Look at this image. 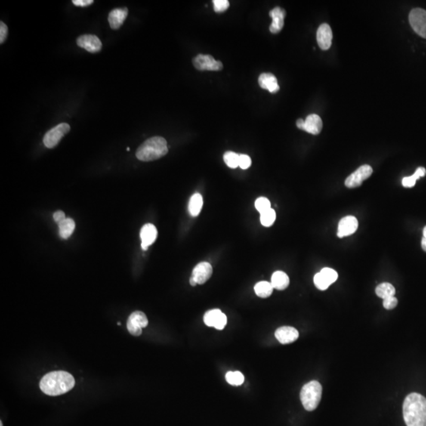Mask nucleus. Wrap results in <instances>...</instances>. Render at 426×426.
<instances>
[{"instance_id": "f704fd0d", "label": "nucleus", "mask_w": 426, "mask_h": 426, "mask_svg": "<svg viewBox=\"0 0 426 426\" xmlns=\"http://www.w3.org/2000/svg\"><path fill=\"white\" fill-rule=\"evenodd\" d=\"M397 305L398 299L395 296L390 297V298H385V299H384V301H383V306L387 310H393V309H395L397 306Z\"/></svg>"}, {"instance_id": "7c9ffc66", "label": "nucleus", "mask_w": 426, "mask_h": 426, "mask_svg": "<svg viewBox=\"0 0 426 426\" xmlns=\"http://www.w3.org/2000/svg\"><path fill=\"white\" fill-rule=\"evenodd\" d=\"M255 208L261 214V213L270 209L271 202L268 198L261 197V198H257L256 200Z\"/></svg>"}, {"instance_id": "1a4fd4ad", "label": "nucleus", "mask_w": 426, "mask_h": 426, "mask_svg": "<svg viewBox=\"0 0 426 426\" xmlns=\"http://www.w3.org/2000/svg\"><path fill=\"white\" fill-rule=\"evenodd\" d=\"M193 64L199 70L219 71L223 67L221 62L217 61L210 55H198L193 58Z\"/></svg>"}, {"instance_id": "58836bf2", "label": "nucleus", "mask_w": 426, "mask_h": 426, "mask_svg": "<svg viewBox=\"0 0 426 426\" xmlns=\"http://www.w3.org/2000/svg\"><path fill=\"white\" fill-rule=\"evenodd\" d=\"M421 247L426 252V226L423 230V238L421 239Z\"/></svg>"}, {"instance_id": "9d476101", "label": "nucleus", "mask_w": 426, "mask_h": 426, "mask_svg": "<svg viewBox=\"0 0 426 426\" xmlns=\"http://www.w3.org/2000/svg\"><path fill=\"white\" fill-rule=\"evenodd\" d=\"M204 322L208 327L217 330H223L227 325V316L219 309L208 310L204 315Z\"/></svg>"}, {"instance_id": "f8f14e48", "label": "nucleus", "mask_w": 426, "mask_h": 426, "mask_svg": "<svg viewBox=\"0 0 426 426\" xmlns=\"http://www.w3.org/2000/svg\"><path fill=\"white\" fill-rule=\"evenodd\" d=\"M359 227V222L357 219L352 216L344 217L339 223L337 236L339 238L350 236L355 233Z\"/></svg>"}, {"instance_id": "39448f33", "label": "nucleus", "mask_w": 426, "mask_h": 426, "mask_svg": "<svg viewBox=\"0 0 426 426\" xmlns=\"http://www.w3.org/2000/svg\"><path fill=\"white\" fill-rule=\"evenodd\" d=\"M70 130L69 124L60 123L55 127L54 128L47 131L44 135L43 141L44 146L48 149H53L59 144L60 140Z\"/></svg>"}, {"instance_id": "f3484780", "label": "nucleus", "mask_w": 426, "mask_h": 426, "mask_svg": "<svg viewBox=\"0 0 426 426\" xmlns=\"http://www.w3.org/2000/svg\"><path fill=\"white\" fill-rule=\"evenodd\" d=\"M269 15L272 19L269 30L272 33H278L282 30L284 26V19L286 16V11L281 7H275L269 12Z\"/></svg>"}, {"instance_id": "dca6fc26", "label": "nucleus", "mask_w": 426, "mask_h": 426, "mask_svg": "<svg viewBox=\"0 0 426 426\" xmlns=\"http://www.w3.org/2000/svg\"><path fill=\"white\" fill-rule=\"evenodd\" d=\"M275 336L282 344H289L298 340L299 336L298 330L293 327H280L275 332Z\"/></svg>"}, {"instance_id": "e433bc0d", "label": "nucleus", "mask_w": 426, "mask_h": 426, "mask_svg": "<svg viewBox=\"0 0 426 426\" xmlns=\"http://www.w3.org/2000/svg\"><path fill=\"white\" fill-rule=\"evenodd\" d=\"M53 218H54L55 221L59 224V223H61L63 220L66 219V216H65V213L63 211H57L53 214Z\"/></svg>"}, {"instance_id": "ddd939ff", "label": "nucleus", "mask_w": 426, "mask_h": 426, "mask_svg": "<svg viewBox=\"0 0 426 426\" xmlns=\"http://www.w3.org/2000/svg\"><path fill=\"white\" fill-rule=\"evenodd\" d=\"M332 31L328 24L324 23L319 26L316 32V40L319 48L324 51L329 49L332 44Z\"/></svg>"}, {"instance_id": "c85d7f7f", "label": "nucleus", "mask_w": 426, "mask_h": 426, "mask_svg": "<svg viewBox=\"0 0 426 426\" xmlns=\"http://www.w3.org/2000/svg\"><path fill=\"white\" fill-rule=\"evenodd\" d=\"M276 218V211H275L274 209L270 208L268 211H264V212L260 214V223L264 227H271L274 223Z\"/></svg>"}, {"instance_id": "2eb2a0df", "label": "nucleus", "mask_w": 426, "mask_h": 426, "mask_svg": "<svg viewBox=\"0 0 426 426\" xmlns=\"http://www.w3.org/2000/svg\"><path fill=\"white\" fill-rule=\"evenodd\" d=\"M157 229L152 223H147L142 227L140 236L141 239V248L143 251H147L148 248L156 240L157 238Z\"/></svg>"}, {"instance_id": "f03ea898", "label": "nucleus", "mask_w": 426, "mask_h": 426, "mask_svg": "<svg viewBox=\"0 0 426 426\" xmlns=\"http://www.w3.org/2000/svg\"><path fill=\"white\" fill-rule=\"evenodd\" d=\"M75 385L73 376L66 371H54L46 374L40 382V387L47 396L65 394Z\"/></svg>"}, {"instance_id": "a19ab883", "label": "nucleus", "mask_w": 426, "mask_h": 426, "mask_svg": "<svg viewBox=\"0 0 426 426\" xmlns=\"http://www.w3.org/2000/svg\"><path fill=\"white\" fill-rule=\"evenodd\" d=\"M189 283H190V285L193 287L196 286L197 284H198L197 283L196 281H195L192 277H190V279H189Z\"/></svg>"}, {"instance_id": "5701e85b", "label": "nucleus", "mask_w": 426, "mask_h": 426, "mask_svg": "<svg viewBox=\"0 0 426 426\" xmlns=\"http://www.w3.org/2000/svg\"><path fill=\"white\" fill-rule=\"evenodd\" d=\"M58 225H59V235L63 239H67L73 234L75 229V221L70 218L65 219Z\"/></svg>"}, {"instance_id": "393cba45", "label": "nucleus", "mask_w": 426, "mask_h": 426, "mask_svg": "<svg viewBox=\"0 0 426 426\" xmlns=\"http://www.w3.org/2000/svg\"><path fill=\"white\" fill-rule=\"evenodd\" d=\"M376 294L378 297L383 299L393 297L396 294V289L393 284L389 282H382L379 284L376 288Z\"/></svg>"}, {"instance_id": "cd10ccee", "label": "nucleus", "mask_w": 426, "mask_h": 426, "mask_svg": "<svg viewBox=\"0 0 426 426\" xmlns=\"http://www.w3.org/2000/svg\"><path fill=\"white\" fill-rule=\"evenodd\" d=\"M223 161L229 168L235 169L239 167V154L228 151V152H225L223 155Z\"/></svg>"}, {"instance_id": "473e14b6", "label": "nucleus", "mask_w": 426, "mask_h": 426, "mask_svg": "<svg viewBox=\"0 0 426 426\" xmlns=\"http://www.w3.org/2000/svg\"><path fill=\"white\" fill-rule=\"evenodd\" d=\"M212 3L214 5V10L217 13H223L230 7V4L227 0H213Z\"/></svg>"}, {"instance_id": "4c0bfd02", "label": "nucleus", "mask_w": 426, "mask_h": 426, "mask_svg": "<svg viewBox=\"0 0 426 426\" xmlns=\"http://www.w3.org/2000/svg\"><path fill=\"white\" fill-rule=\"evenodd\" d=\"M72 3L78 7H85L93 4V0H73Z\"/></svg>"}, {"instance_id": "ea45409f", "label": "nucleus", "mask_w": 426, "mask_h": 426, "mask_svg": "<svg viewBox=\"0 0 426 426\" xmlns=\"http://www.w3.org/2000/svg\"><path fill=\"white\" fill-rule=\"evenodd\" d=\"M304 123L305 121L303 120V119H301V118H299V119H298V121H297V122H296V125H297V127H298V129H300V130H303V126H304Z\"/></svg>"}, {"instance_id": "412c9836", "label": "nucleus", "mask_w": 426, "mask_h": 426, "mask_svg": "<svg viewBox=\"0 0 426 426\" xmlns=\"http://www.w3.org/2000/svg\"><path fill=\"white\" fill-rule=\"evenodd\" d=\"M271 283L274 289L283 291L289 286L290 279L285 272L277 271L272 274Z\"/></svg>"}, {"instance_id": "6e6552de", "label": "nucleus", "mask_w": 426, "mask_h": 426, "mask_svg": "<svg viewBox=\"0 0 426 426\" xmlns=\"http://www.w3.org/2000/svg\"><path fill=\"white\" fill-rule=\"evenodd\" d=\"M372 174V168L369 165H362L352 173L345 180V186L350 189L359 187L365 180Z\"/></svg>"}, {"instance_id": "f257e3e1", "label": "nucleus", "mask_w": 426, "mask_h": 426, "mask_svg": "<svg viewBox=\"0 0 426 426\" xmlns=\"http://www.w3.org/2000/svg\"><path fill=\"white\" fill-rule=\"evenodd\" d=\"M406 426H426V398L419 393L408 395L402 404Z\"/></svg>"}, {"instance_id": "c9c22d12", "label": "nucleus", "mask_w": 426, "mask_h": 426, "mask_svg": "<svg viewBox=\"0 0 426 426\" xmlns=\"http://www.w3.org/2000/svg\"><path fill=\"white\" fill-rule=\"evenodd\" d=\"M8 35V28L4 22H0V44H4Z\"/></svg>"}, {"instance_id": "0eeeda50", "label": "nucleus", "mask_w": 426, "mask_h": 426, "mask_svg": "<svg viewBox=\"0 0 426 426\" xmlns=\"http://www.w3.org/2000/svg\"><path fill=\"white\" fill-rule=\"evenodd\" d=\"M149 324L147 316L141 311H135L131 313L127 321V329L134 336L141 335L142 328H146Z\"/></svg>"}, {"instance_id": "b1692460", "label": "nucleus", "mask_w": 426, "mask_h": 426, "mask_svg": "<svg viewBox=\"0 0 426 426\" xmlns=\"http://www.w3.org/2000/svg\"><path fill=\"white\" fill-rule=\"evenodd\" d=\"M274 288L272 283L267 281H260L257 282L254 287V291L258 297L262 298H269L272 294Z\"/></svg>"}, {"instance_id": "aec40b11", "label": "nucleus", "mask_w": 426, "mask_h": 426, "mask_svg": "<svg viewBox=\"0 0 426 426\" xmlns=\"http://www.w3.org/2000/svg\"><path fill=\"white\" fill-rule=\"evenodd\" d=\"M259 85L271 93H277L279 90L277 78L271 73H263L258 78Z\"/></svg>"}, {"instance_id": "bb28decb", "label": "nucleus", "mask_w": 426, "mask_h": 426, "mask_svg": "<svg viewBox=\"0 0 426 426\" xmlns=\"http://www.w3.org/2000/svg\"><path fill=\"white\" fill-rule=\"evenodd\" d=\"M225 377H226L227 382L230 384V385L240 386L245 381V377H244L243 374L239 371H235V372L229 371L227 372Z\"/></svg>"}, {"instance_id": "c756f323", "label": "nucleus", "mask_w": 426, "mask_h": 426, "mask_svg": "<svg viewBox=\"0 0 426 426\" xmlns=\"http://www.w3.org/2000/svg\"><path fill=\"white\" fill-rule=\"evenodd\" d=\"M319 272L330 285L335 282L338 279V273H337L336 271L330 269V268H325Z\"/></svg>"}, {"instance_id": "423d86ee", "label": "nucleus", "mask_w": 426, "mask_h": 426, "mask_svg": "<svg viewBox=\"0 0 426 426\" xmlns=\"http://www.w3.org/2000/svg\"><path fill=\"white\" fill-rule=\"evenodd\" d=\"M409 22L414 32L426 39V10L421 8L413 9L410 12Z\"/></svg>"}, {"instance_id": "6ab92c4d", "label": "nucleus", "mask_w": 426, "mask_h": 426, "mask_svg": "<svg viewBox=\"0 0 426 426\" xmlns=\"http://www.w3.org/2000/svg\"><path fill=\"white\" fill-rule=\"evenodd\" d=\"M128 15V9L117 8L114 9L109 13V22L111 28L113 29H118L122 26L124 21Z\"/></svg>"}, {"instance_id": "a211bd4d", "label": "nucleus", "mask_w": 426, "mask_h": 426, "mask_svg": "<svg viewBox=\"0 0 426 426\" xmlns=\"http://www.w3.org/2000/svg\"><path fill=\"white\" fill-rule=\"evenodd\" d=\"M322 127H323V122H322L321 117L315 114H312L306 117L303 130H305L309 134L317 135L322 132Z\"/></svg>"}, {"instance_id": "9b49d317", "label": "nucleus", "mask_w": 426, "mask_h": 426, "mask_svg": "<svg viewBox=\"0 0 426 426\" xmlns=\"http://www.w3.org/2000/svg\"><path fill=\"white\" fill-rule=\"evenodd\" d=\"M77 44L81 48L90 53H97L101 50L102 43L97 36L86 34L82 35L77 39Z\"/></svg>"}, {"instance_id": "72a5a7b5", "label": "nucleus", "mask_w": 426, "mask_h": 426, "mask_svg": "<svg viewBox=\"0 0 426 426\" xmlns=\"http://www.w3.org/2000/svg\"><path fill=\"white\" fill-rule=\"evenodd\" d=\"M251 164H252V161H251V158L248 155H245V154H240L239 155V168L243 170H246L251 167Z\"/></svg>"}, {"instance_id": "79ce46f5", "label": "nucleus", "mask_w": 426, "mask_h": 426, "mask_svg": "<svg viewBox=\"0 0 426 426\" xmlns=\"http://www.w3.org/2000/svg\"><path fill=\"white\" fill-rule=\"evenodd\" d=\"M0 426H3V422H2V421H0Z\"/></svg>"}, {"instance_id": "4468645a", "label": "nucleus", "mask_w": 426, "mask_h": 426, "mask_svg": "<svg viewBox=\"0 0 426 426\" xmlns=\"http://www.w3.org/2000/svg\"><path fill=\"white\" fill-rule=\"evenodd\" d=\"M212 267L208 262H201L197 264L192 272L191 277L198 284H204L211 278Z\"/></svg>"}, {"instance_id": "20e7f679", "label": "nucleus", "mask_w": 426, "mask_h": 426, "mask_svg": "<svg viewBox=\"0 0 426 426\" xmlns=\"http://www.w3.org/2000/svg\"><path fill=\"white\" fill-rule=\"evenodd\" d=\"M322 386L318 381H312L303 386L300 393V399L305 409L313 411L317 408L322 400Z\"/></svg>"}, {"instance_id": "2f4dec72", "label": "nucleus", "mask_w": 426, "mask_h": 426, "mask_svg": "<svg viewBox=\"0 0 426 426\" xmlns=\"http://www.w3.org/2000/svg\"><path fill=\"white\" fill-rule=\"evenodd\" d=\"M313 281H314L315 286L321 291H325L329 288L330 284L325 280V278L321 274V272L315 275Z\"/></svg>"}, {"instance_id": "4be33fe9", "label": "nucleus", "mask_w": 426, "mask_h": 426, "mask_svg": "<svg viewBox=\"0 0 426 426\" xmlns=\"http://www.w3.org/2000/svg\"><path fill=\"white\" fill-rule=\"evenodd\" d=\"M203 207V198L200 193H195L189 201V212L192 217H198Z\"/></svg>"}, {"instance_id": "a878e982", "label": "nucleus", "mask_w": 426, "mask_h": 426, "mask_svg": "<svg viewBox=\"0 0 426 426\" xmlns=\"http://www.w3.org/2000/svg\"><path fill=\"white\" fill-rule=\"evenodd\" d=\"M426 174L425 168L420 167L414 174L408 177H405L402 179V186L406 188H411L415 185L416 181L419 180L420 177H424Z\"/></svg>"}, {"instance_id": "7ed1b4c3", "label": "nucleus", "mask_w": 426, "mask_h": 426, "mask_svg": "<svg viewBox=\"0 0 426 426\" xmlns=\"http://www.w3.org/2000/svg\"><path fill=\"white\" fill-rule=\"evenodd\" d=\"M168 152L167 140L162 137H153L140 145L136 152V156L139 161L147 162L159 159Z\"/></svg>"}]
</instances>
